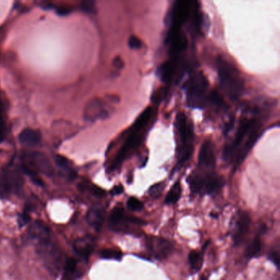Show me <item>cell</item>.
Instances as JSON below:
<instances>
[{"instance_id":"cell-1","label":"cell","mask_w":280,"mask_h":280,"mask_svg":"<svg viewBox=\"0 0 280 280\" xmlns=\"http://www.w3.org/2000/svg\"><path fill=\"white\" fill-rule=\"evenodd\" d=\"M218 79L223 92L231 100H237L243 94L245 84L239 71L222 58L217 60Z\"/></svg>"},{"instance_id":"cell-2","label":"cell","mask_w":280,"mask_h":280,"mask_svg":"<svg viewBox=\"0 0 280 280\" xmlns=\"http://www.w3.org/2000/svg\"><path fill=\"white\" fill-rule=\"evenodd\" d=\"M187 104L191 108L203 109L208 102L209 81L202 72L195 73L184 85Z\"/></svg>"},{"instance_id":"cell-3","label":"cell","mask_w":280,"mask_h":280,"mask_svg":"<svg viewBox=\"0 0 280 280\" xmlns=\"http://www.w3.org/2000/svg\"><path fill=\"white\" fill-rule=\"evenodd\" d=\"M190 188L195 194H217L224 185V178L213 171H203L191 174L187 179Z\"/></svg>"},{"instance_id":"cell-4","label":"cell","mask_w":280,"mask_h":280,"mask_svg":"<svg viewBox=\"0 0 280 280\" xmlns=\"http://www.w3.org/2000/svg\"><path fill=\"white\" fill-rule=\"evenodd\" d=\"M176 124L180 139V150L178 151V161L176 166V170H178L191 158L193 151L194 132L193 127L189 125L187 116L184 113L178 114Z\"/></svg>"},{"instance_id":"cell-5","label":"cell","mask_w":280,"mask_h":280,"mask_svg":"<svg viewBox=\"0 0 280 280\" xmlns=\"http://www.w3.org/2000/svg\"><path fill=\"white\" fill-rule=\"evenodd\" d=\"M35 243L36 250L43 260L46 268L52 275H58L62 260V253L59 246L52 241L50 236L38 240Z\"/></svg>"},{"instance_id":"cell-6","label":"cell","mask_w":280,"mask_h":280,"mask_svg":"<svg viewBox=\"0 0 280 280\" xmlns=\"http://www.w3.org/2000/svg\"><path fill=\"white\" fill-rule=\"evenodd\" d=\"M258 124L257 120L254 118L243 119L241 121L239 127L237 128V133L235 135L234 140L224 149L223 158L225 161H231L232 159H233L235 152L239 147L240 144H242L244 138L249 135L250 131L253 129Z\"/></svg>"},{"instance_id":"cell-7","label":"cell","mask_w":280,"mask_h":280,"mask_svg":"<svg viewBox=\"0 0 280 280\" xmlns=\"http://www.w3.org/2000/svg\"><path fill=\"white\" fill-rule=\"evenodd\" d=\"M143 221L134 217L126 216L124 209L121 206H116L111 211L109 218V226L112 231L116 233H124L128 231V224L141 225Z\"/></svg>"},{"instance_id":"cell-8","label":"cell","mask_w":280,"mask_h":280,"mask_svg":"<svg viewBox=\"0 0 280 280\" xmlns=\"http://www.w3.org/2000/svg\"><path fill=\"white\" fill-rule=\"evenodd\" d=\"M145 244L149 252L158 261L166 260L173 252L172 243L164 237L148 236L145 239Z\"/></svg>"},{"instance_id":"cell-9","label":"cell","mask_w":280,"mask_h":280,"mask_svg":"<svg viewBox=\"0 0 280 280\" xmlns=\"http://www.w3.org/2000/svg\"><path fill=\"white\" fill-rule=\"evenodd\" d=\"M188 67L186 62H182L178 57H174L172 60L160 65L157 71V74L163 82L169 83L173 81L177 77L183 76V73H186Z\"/></svg>"},{"instance_id":"cell-10","label":"cell","mask_w":280,"mask_h":280,"mask_svg":"<svg viewBox=\"0 0 280 280\" xmlns=\"http://www.w3.org/2000/svg\"><path fill=\"white\" fill-rule=\"evenodd\" d=\"M194 2L180 0L177 1L172 7L170 14V30L179 31L181 27L188 20Z\"/></svg>"},{"instance_id":"cell-11","label":"cell","mask_w":280,"mask_h":280,"mask_svg":"<svg viewBox=\"0 0 280 280\" xmlns=\"http://www.w3.org/2000/svg\"><path fill=\"white\" fill-rule=\"evenodd\" d=\"M250 222L251 218L248 212L240 211L237 214L233 230V241L235 247H238L244 243L250 229Z\"/></svg>"},{"instance_id":"cell-12","label":"cell","mask_w":280,"mask_h":280,"mask_svg":"<svg viewBox=\"0 0 280 280\" xmlns=\"http://www.w3.org/2000/svg\"><path fill=\"white\" fill-rule=\"evenodd\" d=\"M140 141H141V137L139 135V132L132 131L129 137L124 142V146H122V148L119 150V153L116 156L115 159L111 165L110 170H114L118 169L124 161V159L127 158L128 153L140 145Z\"/></svg>"},{"instance_id":"cell-13","label":"cell","mask_w":280,"mask_h":280,"mask_svg":"<svg viewBox=\"0 0 280 280\" xmlns=\"http://www.w3.org/2000/svg\"><path fill=\"white\" fill-rule=\"evenodd\" d=\"M109 116V109L106 108V104L100 99H93L86 105L84 117L87 121H95L105 119Z\"/></svg>"},{"instance_id":"cell-14","label":"cell","mask_w":280,"mask_h":280,"mask_svg":"<svg viewBox=\"0 0 280 280\" xmlns=\"http://www.w3.org/2000/svg\"><path fill=\"white\" fill-rule=\"evenodd\" d=\"M198 165L203 171H213L216 167V154L211 140H206L202 144L198 156Z\"/></svg>"},{"instance_id":"cell-15","label":"cell","mask_w":280,"mask_h":280,"mask_svg":"<svg viewBox=\"0 0 280 280\" xmlns=\"http://www.w3.org/2000/svg\"><path fill=\"white\" fill-rule=\"evenodd\" d=\"M166 41L170 46V54L172 58L186 50L188 46V40L186 35L179 31H170Z\"/></svg>"},{"instance_id":"cell-16","label":"cell","mask_w":280,"mask_h":280,"mask_svg":"<svg viewBox=\"0 0 280 280\" xmlns=\"http://www.w3.org/2000/svg\"><path fill=\"white\" fill-rule=\"evenodd\" d=\"M26 158L31 165L46 175L51 176L53 174L54 168L52 166L49 158L46 156L45 154L33 152L30 155H27Z\"/></svg>"},{"instance_id":"cell-17","label":"cell","mask_w":280,"mask_h":280,"mask_svg":"<svg viewBox=\"0 0 280 280\" xmlns=\"http://www.w3.org/2000/svg\"><path fill=\"white\" fill-rule=\"evenodd\" d=\"M2 175L5 179L10 191L19 192L22 190L24 181L21 174V171L18 169L8 168L3 170Z\"/></svg>"},{"instance_id":"cell-18","label":"cell","mask_w":280,"mask_h":280,"mask_svg":"<svg viewBox=\"0 0 280 280\" xmlns=\"http://www.w3.org/2000/svg\"><path fill=\"white\" fill-rule=\"evenodd\" d=\"M94 248V238L91 236H84L76 240L73 243V249L81 258L87 260L92 255Z\"/></svg>"},{"instance_id":"cell-19","label":"cell","mask_w":280,"mask_h":280,"mask_svg":"<svg viewBox=\"0 0 280 280\" xmlns=\"http://www.w3.org/2000/svg\"><path fill=\"white\" fill-rule=\"evenodd\" d=\"M105 211L103 206L100 205H92L86 214L87 223L99 231L105 222Z\"/></svg>"},{"instance_id":"cell-20","label":"cell","mask_w":280,"mask_h":280,"mask_svg":"<svg viewBox=\"0 0 280 280\" xmlns=\"http://www.w3.org/2000/svg\"><path fill=\"white\" fill-rule=\"evenodd\" d=\"M19 141L25 146L34 147L41 143V134L38 130L26 128L19 134Z\"/></svg>"},{"instance_id":"cell-21","label":"cell","mask_w":280,"mask_h":280,"mask_svg":"<svg viewBox=\"0 0 280 280\" xmlns=\"http://www.w3.org/2000/svg\"><path fill=\"white\" fill-rule=\"evenodd\" d=\"M28 235L31 237V239L36 242L38 240L49 237L50 230H49V227L47 226L42 221L36 220L31 225L30 229L28 230Z\"/></svg>"},{"instance_id":"cell-22","label":"cell","mask_w":280,"mask_h":280,"mask_svg":"<svg viewBox=\"0 0 280 280\" xmlns=\"http://www.w3.org/2000/svg\"><path fill=\"white\" fill-rule=\"evenodd\" d=\"M152 114H153V109L151 107L146 108L145 110L143 111L142 113H140V116L135 122V124H133V127H132V131L138 132L142 131L149 124V122L152 117Z\"/></svg>"},{"instance_id":"cell-23","label":"cell","mask_w":280,"mask_h":280,"mask_svg":"<svg viewBox=\"0 0 280 280\" xmlns=\"http://www.w3.org/2000/svg\"><path fill=\"white\" fill-rule=\"evenodd\" d=\"M79 277L78 269V262L73 257H69L66 261L64 267V280H74L76 278Z\"/></svg>"},{"instance_id":"cell-24","label":"cell","mask_w":280,"mask_h":280,"mask_svg":"<svg viewBox=\"0 0 280 280\" xmlns=\"http://www.w3.org/2000/svg\"><path fill=\"white\" fill-rule=\"evenodd\" d=\"M262 237H261V234L259 233V234L256 235L255 238L250 242V244L248 246V248H246V256L249 259L256 257V256H258L260 252L262 251Z\"/></svg>"},{"instance_id":"cell-25","label":"cell","mask_w":280,"mask_h":280,"mask_svg":"<svg viewBox=\"0 0 280 280\" xmlns=\"http://www.w3.org/2000/svg\"><path fill=\"white\" fill-rule=\"evenodd\" d=\"M55 163L61 170H63L67 173V178L73 180L76 177V172L73 170L70 161L61 155H57L55 156Z\"/></svg>"},{"instance_id":"cell-26","label":"cell","mask_w":280,"mask_h":280,"mask_svg":"<svg viewBox=\"0 0 280 280\" xmlns=\"http://www.w3.org/2000/svg\"><path fill=\"white\" fill-rule=\"evenodd\" d=\"M182 187L179 182L174 183L165 197V203L169 205L176 204L182 196Z\"/></svg>"},{"instance_id":"cell-27","label":"cell","mask_w":280,"mask_h":280,"mask_svg":"<svg viewBox=\"0 0 280 280\" xmlns=\"http://www.w3.org/2000/svg\"><path fill=\"white\" fill-rule=\"evenodd\" d=\"M189 264L191 265L192 270L196 272L202 269L203 264V256L197 250H191L188 256Z\"/></svg>"},{"instance_id":"cell-28","label":"cell","mask_w":280,"mask_h":280,"mask_svg":"<svg viewBox=\"0 0 280 280\" xmlns=\"http://www.w3.org/2000/svg\"><path fill=\"white\" fill-rule=\"evenodd\" d=\"M22 170L27 174L33 183L39 187L44 186V182L41 179V177L38 175L37 172L34 169L31 168L29 165H27L26 163H22Z\"/></svg>"},{"instance_id":"cell-29","label":"cell","mask_w":280,"mask_h":280,"mask_svg":"<svg viewBox=\"0 0 280 280\" xmlns=\"http://www.w3.org/2000/svg\"><path fill=\"white\" fill-rule=\"evenodd\" d=\"M100 256L101 258L106 260L120 261L123 257V253L115 248H105L100 251Z\"/></svg>"},{"instance_id":"cell-30","label":"cell","mask_w":280,"mask_h":280,"mask_svg":"<svg viewBox=\"0 0 280 280\" xmlns=\"http://www.w3.org/2000/svg\"><path fill=\"white\" fill-rule=\"evenodd\" d=\"M208 100H209L210 103H211L212 105H215L216 107H218V108H227L226 104H225L224 100L221 97L220 94L216 92H212L209 94Z\"/></svg>"},{"instance_id":"cell-31","label":"cell","mask_w":280,"mask_h":280,"mask_svg":"<svg viewBox=\"0 0 280 280\" xmlns=\"http://www.w3.org/2000/svg\"><path fill=\"white\" fill-rule=\"evenodd\" d=\"M127 208L132 211H139L143 209L142 202L136 197H130L129 199L127 200Z\"/></svg>"},{"instance_id":"cell-32","label":"cell","mask_w":280,"mask_h":280,"mask_svg":"<svg viewBox=\"0 0 280 280\" xmlns=\"http://www.w3.org/2000/svg\"><path fill=\"white\" fill-rule=\"evenodd\" d=\"M80 8L82 11L85 12L86 14H94L96 13L95 3L93 1H90V0L82 1L80 4Z\"/></svg>"},{"instance_id":"cell-33","label":"cell","mask_w":280,"mask_h":280,"mask_svg":"<svg viewBox=\"0 0 280 280\" xmlns=\"http://www.w3.org/2000/svg\"><path fill=\"white\" fill-rule=\"evenodd\" d=\"M10 189L8 187V184L6 183L5 179L3 178L2 173L0 174V198L6 199L10 194Z\"/></svg>"},{"instance_id":"cell-34","label":"cell","mask_w":280,"mask_h":280,"mask_svg":"<svg viewBox=\"0 0 280 280\" xmlns=\"http://www.w3.org/2000/svg\"><path fill=\"white\" fill-rule=\"evenodd\" d=\"M164 189H165L164 183H157V184H155V185H153V186L151 187V188H150V190H149V194L152 196V197H158V196L161 194L163 191H164Z\"/></svg>"},{"instance_id":"cell-35","label":"cell","mask_w":280,"mask_h":280,"mask_svg":"<svg viewBox=\"0 0 280 280\" xmlns=\"http://www.w3.org/2000/svg\"><path fill=\"white\" fill-rule=\"evenodd\" d=\"M86 187H88L89 191H91V193L93 196L98 197V198H102V197H105V195H106L105 190L100 187L96 186V185H91V186Z\"/></svg>"},{"instance_id":"cell-36","label":"cell","mask_w":280,"mask_h":280,"mask_svg":"<svg viewBox=\"0 0 280 280\" xmlns=\"http://www.w3.org/2000/svg\"><path fill=\"white\" fill-rule=\"evenodd\" d=\"M268 257H269V261H271L273 264H275V266L279 269L280 268V250H276V249L274 248V249L269 251Z\"/></svg>"},{"instance_id":"cell-37","label":"cell","mask_w":280,"mask_h":280,"mask_svg":"<svg viewBox=\"0 0 280 280\" xmlns=\"http://www.w3.org/2000/svg\"><path fill=\"white\" fill-rule=\"evenodd\" d=\"M141 46H142V42L138 36H136V35L130 36L129 39H128V46L131 49H140Z\"/></svg>"},{"instance_id":"cell-38","label":"cell","mask_w":280,"mask_h":280,"mask_svg":"<svg viewBox=\"0 0 280 280\" xmlns=\"http://www.w3.org/2000/svg\"><path fill=\"white\" fill-rule=\"evenodd\" d=\"M31 216L30 214H29V211L27 210H25L24 212L20 216V218H19V224H20V226H24L26 224L30 221Z\"/></svg>"},{"instance_id":"cell-39","label":"cell","mask_w":280,"mask_h":280,"mask_svg":"<svg viewBox=\"0 0 280 280\" xmlns=\"http://www.w3.org/2000/svg\"><path fill=\"white\" fill-rule=\"evenodd\" d=\"M71 11H72L71 8H67V7H59L57 8L56 13L60 16H67L70 14Z\"/></svg>"},{"instance_id":"cell-40","label":"cell","mask_w":280,"mask_h":280,"mask_svg":"<svg viewBox=\"0 0 280 280\" xmlns=\"http://www.w3.org/2000/svg\"><path fill=\"white\" fill-rule=\"evenodd\" d=\"M113 67H116L117 69H122L124 67V60H122L119 56H117L114 58L113 61Z\"/></svg>"},{"instance_id":"cell-41","label":"cell","mask_w":280,"mask_h":280,"mask_svg":"<svg viewBox=\"0 0 280 280\" xmlns=\"http://www.w3.org/2000/svg\"><path fill=\"white\" fill-rule=\"evenodd\" d=\"M5 137V130H4V124H3L2 116L0 113V143L3 141Z\"/></svg>"},{"instance_id":"cell-42","label":"cell","mask_w":280,"mask_h":280,"mask_svg":"<svg viewBox=\"0 0 280 280\" xmlns=\"http://www.w3.org/2000/svg\"><path fill=\"white\" fill-rule=\"evenodd\" d=\"M124 191V187L122 186V185H118V186L114 187L111 190L110 193L111 195H113V196H117V195H120L121 193H123Z\"/></svg>"},{"instance_id":"cell-43","label":"cell","mask_w":280,"mask_h":280,"mask_svg":"<svg viewBox=\"0 0 280 280\" xmlns=\"http://www.w3.org/2000/svg\"><path fill=\"white\" fill-rule=\"evenodd\" d=\"M201 280H207V279H206V277H205V276H203V277L201 279Z\"/></svg>"}]
</instances>
